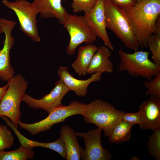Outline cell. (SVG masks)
Returning <instances> with one entry per match:
<instances>
[{
  "label": "cell",
  "mask_w": 160,
  "mask_h": 160,
  "mask_svg": "<svg viewBox=\"0 0 160 160\" xmlns=\"http://www.w3.org/2000/svg\"><path fill=\"white\" fill-rule=\"evenodd\" d=\"M124 10L131 22L140 47H148V41L154 33L160 16V0H142Z\"/></svg>",
  "instance_id": "1"
},
{
  "label": "cell",
  "mask_w": 160,
  "mask_h": 160,
  "mask_svg": "<svg viewBox=\"0 0 160 160\" xmlns=\"http://www.w3.org/2000/svg\"><path fill=\"white\" fill-rule=\"evenodd\" d=\"M106 28L113 31L125 47L134 51L140 47L131 22L125 10L105 0Z\"/></svg>",
  "instance_id": "2"
},
{
  "label": "cell",
  "mask_w": 160,
  "mask_h": 160,
  "mask_svg": "<svg viewBox=\"0 0 160 160\" xmlns=\"http://www.w3.org/2000/svg\"><path fill=\"white\" fill-rule=\"evenodd\" d=\"M8 87L0 102V116L9 118L18 129L21 116L20 107L26 94L28 83L20 74L14 75L7 81Z\"/></svg>",
  "instance_id": "3"
},
{
  "label": "cell",
  "mask_w": 160,
  "mask_h": 160,
  "mask_svg": "<svg viewBox=\"0 0 160 160\" xmlns=\"http://www.w3.org/2000/svg\"><path fill=\"white\" fill-rule=\"evenodd\" d=\"M124 113L117 109L109 103L98 99L87 104L82 115L86 123H92L104 131L108 136L114 126L122 120Z\"/></svg>",
  "instance_id": "4"
},
{
  "label": "cell",
  "mask_w": 160,
  "mask_h": 160,
  "mask_svg": "<svg viewBox=\"0 0 160 160\" xmlns=\"http://www.w3.org/2000/svg\"><path fill=\"white\" fill-rule=\"evenodd\" d=\"M118 53L120 70L127 72L132 77H141L149 80L160 73V66L149 59V52L139 50L129 53L121 47Z\"/></svg>",
  "instance_id": "5"
},
{
  "label": "cell",
  "mask_w": 160,
  "mask_h": 160,
  "mask_svg": "<svg viewBox=\"0 0 160 160\" xmlns=\"http://www.w3.org/2000/svg\"><path fill=\"white\" fill-rule=\"evenodd\" d=\"M87 104L74 101L67 106L62 105L54 108L45 119L39 121L28 124L20 120L18 126L25 129L33 135L49 130L55 124L63 121L67 118L75 115H82L85 111Z\"/></svg>",
  "instance_id": "6"
},
{
  "label": "cell",
  "mask_w": 160,
  "mask_h": 160,
  "mask_svg": "<svg viewBox=\"0 0 160 160\" xmlns=\"http://www.w3.org/2000/svg\"><path fill=\"white\" fill-rule=\"evenodd\" d=\"M68 31L70 40L66 49L67 53L74 55L77 47L82 43L92 44L97 36L84 16L73 15L67 12L60 23Z\"/></svg>",
  "instance_id": "7"
},
{
  "label": "cell",
  "mask_w": 160,
  "mask_h": 160,
  "mask_svg": "<svg viewBox=\"0 0 160 160\" xmlns=\"http://www.w3.org/2000/svg\"><path fill=\"white\" fill-rule=\"evenodd\" d=\"M2 2L15 13L19 21L20 30L34 42H39L41 38L36 19L39 13L33 3L26 0H17L13 2L3 0Z\"/></svg>",
  "instance_id": "8"
},
{
  "label": "cell",
  "mask_w": 160,
  "mask_h": 160,
  "mask_svg": "<svg viewBox=\"0 0 160 160\" xmlns=\"http://www.w3.org/2000/svg\"><path fill=\"white\" fill-rule=\"evenodd\" d=\"M15 25L14 21L0 18V25L5 36L3 47L0 49V79L5 81H7L15 73V70L11 64L9 54L14 44V39L12 33Z\"/></svg>",
  "instance_id": "9"
},
{
  "label": "cell",
  "mask_w": 160,
  "mask_h": 160,
  "mask_svg": "<svg viewBox=\"0 0 160 160\" xmlns=\"http://www.w3.org/2000/svg\"><path fill=\"white\" fill-rule=\"evenodd\" d=\"M102 129L99 128L89 130L87 132H75L77 136L84 140L85 149L81 159L84 160H109L112 155L101 144V135Z\"/></svg>",
  "instance_id": "10"
},
{
  "label": "cell",
  "mask_w": 160,
  "mask_h": 160,
  "mask_svg": "<svg viewBox=\"0 0 160 160\" xmlns=\"http://www.w3.org/2000/svg\"><path fill=\"white\" fill-rule=\"evenodd\" d=\"M69 91L60 79L56 82L50 92L41 99L34 98L26 93L23 101L34 109H42L49 114L54 108L62 105L63 99Z\"/></svg>",
  "instance_id": "11"
},
{
  "label": "cell",
  "mask_w": 160,
  "mask_h": 160,
  "mask_svg": "<svg viewBox=\"0 0 160 160\" xmlns=\"http://www.w3.org/2000/svg\"><path fill=\"white\" fill-rule=\"evenodd\" d=\"M84 16L97 36L103 41L105 45L113 50L114 47L106 30L105 0H97L94 8L89 13H85Z\"/></svg>",
  "instance_id": "12"
},
{
  "label": "cell",
  "mask_w": 160,
  "mask_h": 160,
  "mask_svg": "<svg viewBox=\"0 0 160 160\" xmlns=\"http://www.w3.org/2000/svg\"><path fill=\"white\" fill-rule=\"evenodd\" d=\"M141 122L139 125L142 129L153 131L160 128V99L150 96L139 106Z\"/></svg>",
  "instance_id": "13"
},
{
  "label": "cell",
  "mask_w": 160,
  "mask_h": 160,
  "mask_svg": "<svg viewBox=\"0 0 160 160\" xmlns=\"http://www.w3.org/2000/svg\"><path fill=\"white\" fill-rule=\"evenodd\" d=\"M57 73L60 79L69 89L72 91L78 96L85 97L88 92V88L92 83L100 80L102 73L96 72L86 80L76 79L69 72L68 68L66 66H60Z\"/></svg>",
  "instance_id": "14"
},
{
  "label": "cell",
  "mask_w": 160,
  "mask_h": 160,
  "mask_svg": "<svg viewBox=\"0 0 160 160\" xmlns=\"http://www.w3.org/2000/svg\"><path fill=\"white\" fill-rule=\"evenodd\" d=\"M0 117L14 132L19 140L21 146L25 148H32L35 147H44L54 150L60 156H63L65 154L66 151L65 146L63 142L60 138L53 142L47 143L40 142L29 139L19 131L18 129L15 127L9 118L4 116Z\"/></svg>",
  "instance_id": "15"
},
{
  "label": "cell",
  "mask_w": 160,
  "mask_h": 160,
  "mask_svg": "<svg viewBox=\"0 0 160 160\" xmlns=\"http://www.w3.org/2000/svg\"><path fill=\"white\" fill-rule=\"evenodd\" d=\"M111 54L110 49L105 45L98 47L88 68L87 74L92 75L97 72L113 73V66L110 59Z\"/></svg>",
  "instance_id": "16"
},
{
  "label": "cell",
  "mask_w": 160,
  "mask_h": 160,
  "mask_svg": "<svg viewBox=\"0 0 160 160\" xmlns=\"http://www.w3.org/2000/svg\"><path fill=\"white\" fill-rule=\"evenodd\" d=\"M60 138L64 142L67 160H79L81 159L84 149L79 143L77 136L73 129L68 125H63L60 132Z\"/></svg>",
  "instance_id": "17"
},
{
  "label": "cell",
  "mask_w": 160,
  "mask_h": 160,
  "mask_svg": "<svg viewBox=\"0 0 160 160\" xmlns=\"http://www.w3.org/2000/svg\"><path fill=\"white\" fill-rule=\"evenodd\" d=\"M62 0H34L32 2L43 18L57 19L60 23L67 12Z\"/></svg>",
  "instance_id": "18"
},
{
  "label": "cell",
  "mask_w": 160,
  "mask_h": 160,
  "mask_svg": "<svg viewBox=\"0 0 160 160\" xmlns=\"http://www.w3.org/2000/svg\"><path fill=\"white\" fill-rule=\"evenodd\" d=\"M97 48L98 47L92 44L79 47L76 58L71 64L79 76L86 75L89 65Z\"/></svg>",
  "instance_id": "19"
},
{
  "label": "cell",
  "mask_w": 160,
  "mask_h": 160,
  "mask_svg": "<svg viewBox=\"0 0 160 160\" xmlns=\"http://www.w3.org/2000/svg\"><path fill=\"white\" fill-rule=\"evenodd\" d=\"M134 125L121 120L113 127L108 137L112 143H119L129 140L131 136V129Z\"/></svg>",
  "instance_id": "20"
},
{
  "label": "cell",
  "mask_w": 160,
  "mask_h": 160,
  "mask_svg": "<svg viewBox=\"0 0 160 160\" xmlns=\"http://www.w3.org/2000/svg\"><path fill=\"white\" fill-rule=\"evenodd\" d=\"M35 153L32 148L20 146L17 149L5 151H0V160H27L32 159Z\"/></svg>",
  "instance_id": "21"
},
{
  "label": "cell",
  "mask_w": 160,
  "mask_h": 160,
  "mask_svg": "<svg viewBox=\"0 0 160 160\" xmlns=\"http://www.w3.org/2000/svg\"><path fill=\"white\" fill-rule=\"evenodd\" d=\"M146 146L149 154L156 160H160V128L149 136Z\"/></svg>",
  "instance_id": "22"
},
{
  "label": "cell",
  "mask_w": 160,
  "mask_h": 160,
  "mask_svg": "<svg viewBox=\"0 0 160 160\" xmlns=\"http://www.w3.org/2000/svg\"><path fill=\"white\" fill-rule=\"evenodd\" d=\"M148 47L152 53L151 58L156 65L160 66V30L156 31L149 38Z\"/></svg>",
  "instance_id": "23"
},
{
  "label": "cell",
  "mask_w": 160,
  "mask_h": 160,
  "mask_svg": "<svg viewBox=\"0 0 160 160\" xmlns=\"http://www.w3.org/2000/svg\"><path fill=\"white\" fill-rule=\"evenodd\" d=\"M144 82L146 89L145 95L157 97L160 99V73Z\"/></svg>",
  "instance_id": "24"
},
{
  "label": "cell",
  "mask_w": 160,
  "mask_h": 160,
  "mask_svg": "<svg viewBox=\"0 0 160 160\" xmlns=\"http://www.w3.org/2000/svg\"><path fill=\"white\" fill-rule=\"evenodd\" d=\"M14 138L12 131L7 127L0 124V151L11 147L13 144Z\"/></svg>",
  "instance_id": "25"
},
{
  "label": "cell",
  "mask_w": 160,
  "mask_h": 160,
  "mask_svg": "<svg viewBox=\"0 0 160 160\" xmlns=\"http://www.w3.org/2000/svg\"><path fill=\"white\" fill-rule=\"evenodd\" d=\"M97 0H72L71 7L74 13L90 12L95 7Z\"/></svg>",
  "instance_id": "26"
},
{
  "label": "cell",
  "mask_w": 160,
  "mask_h": 160,
  "mask_svg": "<svg viewBox=\"0 0 160 160\" xmlns=\"http://www.w3.org/2000/svg\"><path fill=\"white\" fill-rule=\"evenodd\" d=\"M121 119L134 125L135 124L139 125L141 122V113L139 111L135 113L124 112L122 115Z\"/></svg>",
  "instance_id": "27"
},
{
  "label": "cell",
  "mask_w": 160,
  "mask_h": 160,
  "mask_svg": "<svg viewBox=\"0 0 160 160\" xmlns=\"http://www.w3.org/2000/svg\"><path fill=\"white\" fill-rule=\"evenodd\" d=\"M113 5L124 10L135 5L137 0H108Z\"/></svg>",
  "instance_id": "28"
},
{
  "label": "cell",
  "mask_w": 160,
  "mask_h": 160,
  "mask_svg": "<svg viewBox=\"0 0 160 160\" xmlns=\"http://www.w3.org/2000/svg\"><path fill=\"white\" fill-rule=\"evenodd\" d=\"M8 87L7 83L5 86L0 87V102L6 92Z\"/></svg>",
  "instance_id": "29"
},
{
  "label": "cell",
  "mask_w": 160,
  "mask_h": 160,
  "mask_svg": "<svg viewBox=\"0 0 160 160\" xmlns=\"http://www.w3.org/2000/svg\"><path fill=\"white\" fill-rule=\"evenodd\" d=\"M140 159L139 158H138L137 157H136L135 156H134L132 157L130 159V160H138Z\"/></svg>",
  "instance_id": "30"
},
{
  "label": "cell",
  "mask_w": 160,
  "mask_h": 160,
  "mask_svg": "<svg viewBox=\"0 0 160 160\" xmlns=\"http://www.w3.org/2000/svg\"><path fill=\"white\" fill-rule=\"evenodd\" d=\"M3 32V31L2 28L1 27V26L0 25V34Z\"/></svg>",
  "instance_id": "31"
},
{
  "label": "cell",
  "mask_w": 160,
  "mask_h": 160,
  "mask_svg": "<svg viewBox=\"0 0 160 160\" xmlns=\"http://www.w3.org/2000/svg\"><path fill=\"white\" fill-rule=\"evenodd\" d=\"M142 0H137V3L139 2H140V1H141Z\"/></svg>",
  "instance_id": "32"
},
{
  "label": "cell",
  "mask_w": 160,
  "mask_h": 160,
  "mask_svg": "<svg viewBox=\"0 0 160 160\" xmlns=\"http://www.w3.org/2000/svg\"><path fill=\"white\" fill-rule=\"evenodd\" d=\"M63 1H67V0H62V1H63Z\"/></svg>",
  "instance_id": "33"
},
{
  "label": "cell",
  "mask_w": 160,
  "mask_h": 160,
  "mask_svg": "<svg viewBox=\"0 0 160 160\" xmlns=\"http://www.w3.org/2000/svg\"><path fill=\"white\" fill-rule=\"evenodd\" d=\"M14 0V1H15V0Z\"/></svg>",
  "instance_id": "34"
}]
</instances>
